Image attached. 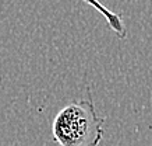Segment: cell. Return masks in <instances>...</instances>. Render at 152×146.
<instances>
[{
	"label": "cell",
	"mask_w": 152,
	"mask_h": 146,
	"mask_svg": "<svg viewBox=\"0 0 152 146\" xmlns=\"http://www.w3.org/2000/svg\"><path fill=\"white\" fill-rule=\"evenodd\" d=\"M103 121L92 100L70 103L53 119V141L57 146H99L103 139Z\"/></svg>",
	"instance_id": "1"
},
{
	"label": "cell",
	"mask_w": 152,
	"mask_h": 146,
	"mask_svg": "<svg viewBox=\"0 0 152 146\" xmlns=\"http://www.w3.org/2000/svg\"><path fill=\"white\" fill-rule=\"evenodd\" d=\"M84 1H85L88 6L94 7L98 13H101V14L105 17L106 23H107V25H109V28L113 31V34H115L116 37L126 38V35H127V30H126L124 23H123V20H121V17H120L119 14H116L115 11L109 10L106 6L102 4L99 0H84Z\"/></svg>",
	"instance_id": "2"
}]
</instances>
